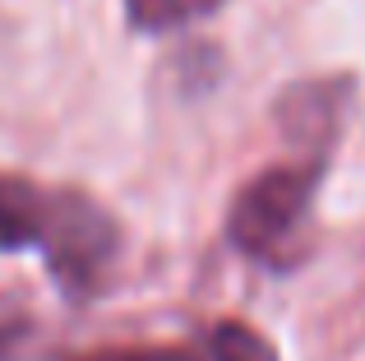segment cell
I'll return each instance as SVG.
<instances>
[{
  "instance_id": "6da1fadb",
  "label": "cell",
  "mask_w": 365,
  "mask_h": 361,
  "mask_svg": "<svg viewBox=\"0 0 365 361\" xmlns=\"http://www.w3.org/2000/svg\"><path fill=\"white\" fill-rule=\"evenodd\" d=\"M37 250L65 297H93L120 250V227L83 190L0 172V255Z\"/></svg>"
},
{
  "instance_id": "277c9868",
  "label": "cell",
  "mask_w": 365,
  "mask_h": 361,
  "mask_svg": "<svg viewBox=\"0 0 365 361\" xmlns=\"http://www.w3.org/2000/svg\"><path fill=\"white\" fill-rule=\"evenodd\" d=\"M208 361H277V347L245 320H222L208 334Z\"/></svg>"
},
{
  "instance_id": "3957f363",
  "label": "cell",
  "mask_w": 365,
  "mask_h": 361,
  "mask_svg": "<svg viewBox=\"0 0 365 361\" xmlns=\"http://www.w3.org/2000/svg\"><path fill=\"white\" fill-rule=\"evenodd\" d=\"M217 5L222 0H125V14L139 33H167V28H185L213 14Z\"/></svg>"
},
{
  "instance_id": "7a4b0ae2",
  "label": "cell",
  "mask_w": 365,
  "mask_h": 361,
  "mask_svg": "<svg viewBox=\"0 0 365 361\" xmlns=\"http://www.w3.org/2000/svg\"><path fill=\"white\" fill-rule=\"evenodd\" d=\"M324 172H329V153H296L292 163L264 167L259 176H250L236 190L232 213H227L232 245L259 264L287 269L296 255V241H301L305 223L314 213Z\"/></svg>"
},
{
  "instance_id": "8992f818",
  "label": "cell",
  "mask_w": 365,
  "mask_h": 361,
  "mask_svg": "<svg viewBox=\"0 0 365 361\" xmlns=\"http://www.w3.org/2000/svg\"><path fill=\"white\" fill-rule=\"evenodd\" d=\"M24 334H28L24 320H0V361H5L19 343H24Z\"/></svg>"
},
{
  "instance_id": "5b68a950",
  "label": "cell",
  "mask_w": 365,
  "mask_h": 361,
  "mask_svg": "<svg viewBox=\"0 0 365 361\" xmlns=\"http://www.w3.org/2000/svg\"><path fill=\"white\" fill-rule=\"evenodd\" d=\"M70 361H208V352H190V347H158V343H134V347H98V352H79Z\"/></svg>"
}]
</instances>
